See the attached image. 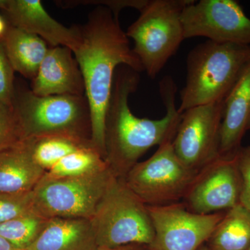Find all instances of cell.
Returning a JSON list of instances; mask_svg holds the SVG:
<instances>
[{
  "mask_svg": "<svg viewBox=\"0 0 250 250\" xmlns=\"http://www.w3.org/2000/svg\"><path fill=\"white\" fill-rule=\"evenodd\" d=\"M236 157L242 179L240 204L250 213V146H242Z\"/></svg>",
  "mask_w": 250,
  "mask_h": 250,
  "instance_id": "obj_27",
  "label": "cell"
},
{
  "mask_svg": "<svg viewBox=\"0 0 250 250\" xmlns=\"http://www.w3.org/2000/svg\"><path fill=\"white\" fill-rule=\"evenodd\" d=\"M99 248L138 244L148 246L154 231L147 205L124 179L114 177L90 219Z\"/></svg>",
  "mask_w": 250,
  "mask_h": 250,
  "instance_id": "obj_5",
  "label": "cell"
},
{
  "mask_svg": "<svg viewBox=\"0 0 250 250\" xmlns=\"http://www.w3.org/2000/svg\"><path fill=\"white\" fill-rule=\"evenodd\" d=\"M20 141L21 131L14 108L0 103V152Z\"/></svg>",
  "mask_w": 250,
  "mask_h": 250,
  "instance_id": "obj_24",
  "label": "cell"
},
{
  "mask_svg": "<svg viewBox=\"0 0 250 250\" xmlns=\"http://www.w3.org/2000/svg\"><path fill=\"white\" fill-rule=\"evenodd\" d=\"M114 176L108 167L79 177H42L33 190V210L47 219L90 220Z\"/></svg>",
  "mask_w": 250,
  "mask_h": 250,
  "instance_id": "obj_7",
  "label": "cell"
},
{
  "mask_svg": "<svg viewBox=\"0 0 250 250\" xmlns=\"http://www.w3.org/2000/svg\"><path fill=\"white\" fill-rule=\"evenodd\" d=\"M250 63V45L208 40L187 57V82L178 111L225 101Z\"/></svg>",
  "mask_w": 250,
  "mask_h": 250,
  "instance_id": "obj_3",
  "label": "cell"
},
{
  "mask_svg": "<svg viewBox=\"0 0 250 250\" xmlns=\"http://www.w3.org/2000/svg\"><path fill=\"white\" fill-rule=\"evenodd\" d=\"M2 41L15 72L28 80H34L48 52L47 42L39 36L9 24Z\"/></svg>",
  "mask_w": 250,
  "mask_h": 250,
  "instance_id": "obj_18",
  "label": "cell"
},
{
  "mask_svg": "<svg viewBox=\"0 0 250 250\" xmlns=\"http://www.w3.org/2000/svg\"><path fill=\"white\" fill-rule=\"evenodd\" d=\"M0 250H27L21 249L17 247L14 246L9 241L0 236Z\"/></svg>",
  "mask_w": 250,
  "mask_h": 250,
  "instance_id": "obj_29",
  "label": "cell"
},
{
  "mask_svg": "<svg viewBox=\"0 0 250 250\" xmlns=\"http://www.w3.org/2000/svg\"><path fill=\"white\" fill-rule=\"evenodd\" d=\"M139 72L126 65L117 68L104 123L105 161L116 177L124 179L149 149L174 137L182 114L175 105L177 86L166 77L159 88L166 113L159 120L135 116L129 98L137 90Z\"/></svg>",
  "mask_w": 250,
  "mask_h": 250,
  "instance_id": "obj_1",
  "label": "cell"
},
{
  "mask_svg": "<svg viewBox=\"0 0 250 250\" xmlns=\"http://www.w3.org/2000/svg\"><path fill=\"white\" fill-rule=\"evenodd\" d=\"M250 250V249H249V250Z\"/></svg>",
  "mask_w": 250,
  "mask_h": 250,
  "instance_id": "obj_32",
  "label": "cell"
},
{
  "mask_svg": "<svg viewBox=\"0 0 250 250\" xmlns=\"http://www.w3.org/2000/svg\"><path fill=\"white\" fill-rule=\"evenodd\" d=\"M241 190L236 155L218 156L197 172L184 197L183 204L197 214L225 211L240 204Z\"/></svg>",
  "mask_w": 250,
  "mask_h": 250,
  "instance_id": "obj_12",
  "label": "cell"
},
{
  "mask_svg": "<svg viewBox=\"0 0 250 250\" xmlns=\"http://www.w3.org/2000/svg\"><path fill=\"white\" fill-rule=\"evenodd\" d=\"M0 10L10 25L39 36L49 47H68L74 53L80 45L78 25L67 27L59 22L40 0H0Z\"/></svg>",
  "mask_w": 250,
  "mask_h": 250,
  "instance_id": "obj_13",
  "label": "cell"
},
{
  "mask_svg": "<svg viewBox=\"0 0 250 250\" xmlns=\"http://www.w3.org/2000/svg\"><path fill=\"white\" fill-rule=\"evenodd\" d=\"M191 0H148L126 30L143 70L154 79L185 40L182 11Z\"/></svg>",
  "mask_w": 250,
  "mask_h": 250,
  "instance_id": "obj_6",
  "label": "cell"
},
{
  "mask_svg": "<svg viewBox=\"0 0 250 250\" xmlns=\"http://www.w3.org/2000/svg\"><path fill=\"white\" fill-rule=\"evenodd\" d=\"M27 250H99L90 220L49 219L39 238Z\"/></svg>",
  "mask_w": 250,
  "mask_h": 250,
  "instance_id": "obj_17",
  "label": "cell"
},
{
  "mask_svg": "<svg viewBox=\"0 0 250 250\" xmlns=\"http://www.w3.org/2000/svg\"><path fill=\"white\" fill-rule=\"evenodd\" d=\"M173 139L161 143L150 158L137 163L123 179L146 205H170L183 200L197 173L179 159Z\"/></svg>",
  "mask_w": 250,
  "mask_h": 250,
  "instance_id": "obj_8",
  "label": "cell"
},
{
  "mask_svg": "<svg viewBox=\"0 0 250 250\" xmlns=\"http://www.w3.org/2000/svg\"><path fill=\"white\" fill-rule=\"evenodd\" d=\"M208 250H248L250 213L241 204L225 211L208 240Z\"/></svg>",
  "mask_w": 250,
  "mask_h": 250,
  "instance_id": "obj_19",
  "label": "cell"
},
{
  "mask_svg": "<svg viewBox=\"0 0 250 250\" xmlns=\"http://www.w3.org/2000/svg\"><path fill=\"white\" fill-rule=\"evenodd\" d=\"M80 45L74 52L85 84L91 116V142L105 159L104 123L117 68L126 65L143 71L118 18L105 6H97L78 25Z\"/></svg>",
  "mask_w": 250,
  "mask_h": 250,
  "instance_id": "obj_2",
  "label": "cell"
},
{
  "mask_svg": "<svg viewBox=\"0 0 250 250\" xmlns=\"http://www.w3.org/2000/svg\"><path fill=\"white\" fill-rule=\"evenodd\" d=\"M14 72L1 38L0 39V103L11 107L16 93Z\"/></svg>",
  "mask_w": 250,
  "mask_h": 250,
  "instance_id": "obj_25",
  "label": "cell"
},
{
  "mask_svg": "<svg viewBox=\"0 0 250 250\" xmlns=\"http://www.w3.org/2000/svg\"><path fill=\"white\" fill-rule=\"evenodd\" d=\"M147 1L148 0H63L56 1V4L63 9L90 5L105 6L111 10L115 17L118 18L120 12L125 8H134L140 11L147 4Z\"/></svg>",
  "mask_w": 250,
  "mask_h": 250,
  "instance_id": "obj_26",
  "label": "cell"
},
{
  "mask_svg": "<svg viewBox=\"0 0 250 250\" xmlns=\"http://www.w3.org/2000/svg\"><path fill=\"white\" fill-rule=\"evenodd\" d=\"M224 101L189 108L182 113L172 145L180 161L199 171L219 156Z\"/></svg>",
  "mask_w": 250,
  "mask_h": 250,
  "instance_id": "obj_11",
  "label": "cell"
},
{
  "mask_svg": "<svg viewBox=\"0 0 250 250\" xmlns=\"http://www.w3.org/2000/svg\"><path fill=\"white\" fill-rule=\"evenodd\" d=\"M33 191L23 194L0 193V224L33 210Z\"/></svg>",
  "mask_w": 250,
  "mask_h": 250,
  "instance_id": "obj_23",
  "label": "cell"
},
{
  "mask_svg": "<svg viewBox=\"0 0 250 250\" xmlns=\"http://www.w3.org/2000/svg\"><path fill=\"white\" fill-rule=\"evenodd\" d=\"M108 166L100 153L93 146L82 148L69 154L46 172L47 179L79 177L98 172Z\"/></svg>",
  "mask_w": 250,
  "mask_h": 250,
  "instance_id": "obj_21",
  "label": "cell"
},
{
  "mask_svg": "<svg viewBox=\"0 0 250 250\" xmlns=\"http://www.w3.org/2000/svg\"><path fill=\"white\" fill-rule=\"evenodd\" d=\"M30 89L39 96H84L85 84L80 65L72 49L49 47Z\"/></svg>",
  "mask_w": 250,
  "mask_h": 250,
  "instance_id": "obj_14",
  "label": "cell"
},
{
  "mask_svg": "<svg viewBox=\"0 0 250 250\" xmlns=\"http://www.w3.org/2000/svg\"><path fill=\"white\" fill-rule=\"evenodd\" d=\"M13 108L21 141L56 135L91 141V116L85 95L42 97L30 88L16 87Z\"/></svg>",
  "mask_w": 250,
  "mask_h": 250,
  "instance_id": "obj_4",
  "label": "cell"
},
{
  "mask_svg": "<svg viewBox=\"0 0 250 250\" xmlns=\"http://www.w3.org/2000/svg\"><path fill=\"white\" fill-rule=\"evenodd\" d=\"M45 173L34 160L25 141L0 152V193L33 191Z\"/></svg>",
  "mask_w": 250,
  "mask_h": 250,
  "instance_id": "obj_16",
  "label": "cell"
},
{
  "mask_svg": "<svg viewBox=\"0 0 250 250\" xmlns=\"http://www.w3.org/2000/svg\"><path fill=\"white\" fill-rule=\"evenodd\" d=\"M198 250H208V248H207V247H205V246H202L201 248H200Z\"/></svg>",
  "mask_w": 250,
  "mask_h": 250,
  "instance_id": "obj_31",
  "label": "cell"
},
{
  "mask_svg": "<svg viewBox=\"0 0 250 250\" xmlns=\"http://www.w3.org/2000/svg\"><path fill=\"white\" fill-rule=\"evenodd\" d=\"M24 141L29 146L34 160L46 172L75 151L90 146L93 147L90 140L62 135L43 136Z\"/></svg>",
  "mask_w": 250,
  "mask_h": 250,
  "instance_id": "obj_20",
  "label": "cell"
},
{
  "mask_svg": "<svg viewBox=\"0 0 250 250\" xmlns=\"http://www.w3.org/2000/svg\"><path fill=\"white\" fill-rule=\"evenodd\" d=\"M146 247L143 245L132 244L114 248H99V250H145Z\"/></svg>",
  "mask_w": 250,
  "mask_h": 250,
  "instance_id": "obj_28",
  "label": "cell"
},
{
  "mask_svg": "<svg viewBox=\"0 0 250 250\" xmlns=\"http://www.w3.org/2000/svg\"><path fill=\"white\" fill-rule=\"evenodd\" d=\"M154 228L148 250H198L208 241L225 211L197 214L183 203L147 205Z\"/></svg>",
  "mask_w": 250,
  "mask_h": 250,
  "instance_id": "obj_9",
  "label": "cell"
},
{
  "mask_svg": "<svg viewBox=\"0 0 250 250\" xmlns=\"http://www.w3.org/2000/svg\"><path fill=\"white\" fill-rule=\"evenodd\" d=\"M250 129V63L224 101L219 156L233 157Z\"/></svg>",
  "mask_w": 250,
  "mask_h": 250,
  "instance_id": "obj_15",
  "label": "cell"
},
{
  "mask_svg": "<svg viewBox=\"0 0 250 250\" xmlns=\"http://www.w3.org/2000/svg\"><path fill=\"white\" fill-rule=\"evenodd\" d=\"M49 219L29 212L0 224V236L21 249L27 250L39 238Z\"/></svg>",
  "mask_w": 250,
  "mask_h": 250,
  "instance_id": "obj_22",
  "label": "cell"
},
{
  "mask_svg": "<svg viewBox=\"0 0 250 250\" xmlns=\"http://www.w3.org/2000/svg\"><path fill=\"white\" fill-rule=\"evenodd\" d=\"M8 27H9V23L6 21V18L0 15V39H1L4 36Z\"/></svg>",
  "mask_w": 250,
  "mask_h": 250,
  "instance_id": "obj_30",
  "label": "cell"
},
{
  "mask_svg": "<svg viewBox=\"0 0 250 250\" xmlns=\"http://www.w3.org/2000/svg\"><path fill=\"white\" fill-rule=\"evenodd\" d=\"M184 39L250 45V18L233 0L192 1L182 14Z\"/></svg>",
  "mask_w": 250,
  "mask_h": 250,
  "instance_id": "obj_10",
  "label": "cell"
}]
</instances>
